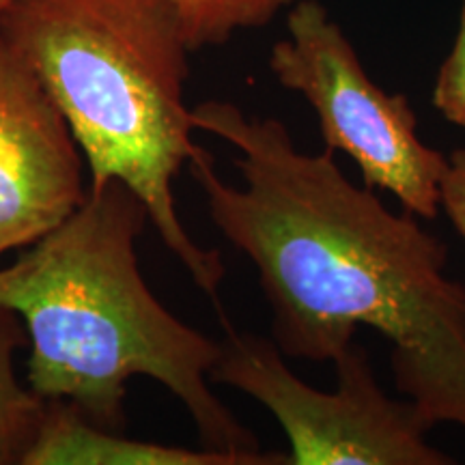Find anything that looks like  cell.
I'll return each instance as SVG.
<instances>
[{
	"mask_svg": "<svg viewBox=\"0 0 465 465\" xmlns=\"http://www.w3.org/2000/svg\"><path fill=\"white\" fill-rule=\"evenodd\" d=\"M190 119L240 151L242 188L201 144L188 166L212 223L257 270L284 356L334 362L369 325L392 342L397 391L433 424L465 427V287L444 274V242L349 182L332 149L302 153L281 119L220 100Z\"/></svg>",
	"mask_w": 465,
	"mask_h": 465,
	"instance_id": "cell-1",
	"label": "cell"
},
{
	"mask_svg": "<svg viewBox=\"0 0 465 465\" xmlns=\"http://www.w3.org/2000/svg\"><path fill=\"white\" fill-rule=\"evenodd\" d=\"M149 220L124 182L89 188L61 226L0 267V306L28 336L26 383L110 431H125L127 383L149 377L185 407L203 449L287 465L209 388L220 342L174 317L144 281L136 242Z\"/></svg>",
	"mask_w": 465,
	"mask_h": 465,
	"instance_id": "cell-2",
	"label": "cell"
},
{
	"mask_svg": "<svg viewBox=\"0 0 465 465\" xmlns=\"http://www.w3.org/2000/svg\"><path fill=\"white\" fill-rule=\"evenodd\" d=\"M0 31L65 116L89 188L130 185L164 246L216 300L223 254L192 240L174 207L173 183L199 144L183 102L190 48L173 0H15Z\"/></svg>",
	"mask_w": 465,
	"mask_h": 465,
	"instance_id": "cell-3",
	"label": "cell"
},
{
	"mask_svg": "<svg viewBox=\"0 0 465 465\" xmlns=\"http://www.w3.org/2000/svg\"><path fill=\"white\" fill-rule=\"evenodd\" d=\"M270 69L284 89L311 104L325 149L347 153L366 188L391 192L418 218H438L449 158L420 141L410 100L369 78L323 5L295 0L287 37L272 48Z\"/></svg>",
	"mask_w": 465,
	"mask_h": 465,
	"instance_id": "cell-4",
	"label": "cell"
},
{
	"mask_svg": "<svg viewBox=\"0 0 465 465\" xmlns=\"http://www.w3.org/2000/svg\"><path fill=\"white\" fill-rule=\"evenodd\" d=\"M334 392L300 380L272 339L226 328L209 380L235 388L276 418L291 465H449L427 441L433 422L414 401L381 391L366 349L356 341L334 358Z\"/></svg>",
	"mask_w": 465,
	"mask_h": 465,
	"instance_id": "cell-5",
	"label": "cell"
},
{
	"mask_svg": "<svg viewBox=\"0 0 465 465\" xmlns=\"http://www.w3.org/2000/svg\"><path fill=\"white\" fill-rule=\"evenodd\" d=\"M65 116L0 31V259L61 226L89 194Z\"/></svg>",
	"mask_w": 465,
	"mask_h": 465,
	"instance_id": "cell-6",
	"label": "cell"
},
{
	"mask_svg": "<svg viewBox=\"0 0 465 465\" xmlns=\"http://www.w3.org/2000/svg\"><path fill=\"white\" fill-rule=\"evenodd\" d=\"M25 465H252L220 450L127 438L91 422L65 401H48Z\"/></svg>",
	"mask_w": 465,
	"mask_h": 465,
	"instance_id": "cell-7",
	"label": "cell"
},
{
	"mask_svg": "<svg viewBox=\"0 0 465 465\" xmlns=\"http://www.w3.org/2000/svg\"><path fill=\"white\" fill-rule=\"evenodd\" d=\"M25 347V323L0 306V465H25L48 403L17 377L15 356Z\"/></svg>",
	"mask_w": 465,
	"mask_h": 465,
	"instance_id": "cell-8",
	"label": "cell"
},
{
	"mask_svg": "<svg viewBox=\"0 0 465 465\" xmlns=\"http://www.w3.org/2000/svg\"><path fill=\"white\" fill-rule=\"evenodd\" d=\"M293 0H173L190 52L223 45L237 31L261 28Z\"/></svg>",
	"mask_w": 465,
	"mask_h": 465,
	"instance_id": "cell-9",
	"label": "cell"
},
{
	"mask_svg": "<svg viewBox=\"0 0 465 465\" xmlns=\"http://www.w3.org/2000/svg\"><path fill=\"white\" fill-rule=\"evenodd\" d=\"M433 106L444 119L465 130V0H461V20L455 45L435 80Z\"/></svg>",
	"mask_w": 465,
	"mask_h": 465,
	"instance_id": "cell-10",
	"label": "cell"
},
{
	"mask_svg": "<svg viewBox=\"0 0 465 465\" xmlns=\"http://www.w3.org/2000/svg\"><path fill=\"white\" fill-rule=\"evenodd\" d=\"M440 207L465 242V149L452 151L440 185Z\"/></svg>",
	"mask_w": 465,
	"mask_h": 465,
	"instance_id": "cell-11",
	"label": "cell"
},
{
	"mask_svg": "<svg viewBox=\"0 0 465 465\" xmlns=\"http://www.w3.org/2000/svg\"><path fill=\"white\" fill-rule=\"evenodd\" d=\"M14 3H15V0H0V17L7 14V9H9Z\"/></svg>",
	"mask_w": 465,
	"mask_h": 465,
	"instance_id": "cell-12",
	"label": "cell"
}]
</instances>
